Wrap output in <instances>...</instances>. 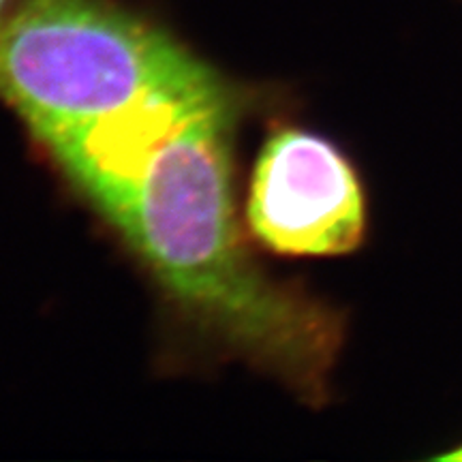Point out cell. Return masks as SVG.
<instances>
[{"label": "cell", "instance_id": "1", "mask_svg": "<svg viewBox=\"0 0 462 462\" xmlns=\"http://www.w3.org/2000/svg\"><path fill=\"white\" fill-rule=\"evenodd\" d=\"M234 99L189 112L103 204L173 302L298 394H323L337 323L263 274L240 240L231 187Z\"/></svg>", "mask_w": 462, "mask_h": 462}, {"label": "cell", "instance_id": "2", "mask_svg": "<svg viewBox=\"0 0 462 462\" xmlns=\"http://www.w3.org/2000/svg\"><path fill=\"white\" fill-rule=\"evenodd\" d=\"M217 79L176 39L107 0H17L0 31V99L39 142Z\"/></svg>", "mask_w": 462, "mask_h": 462}, {"label": "cell", "instance_id": "3", "mask_svg": "<svg viewBox=\"0 0 462 462\" xmlns=\"http://www.w3.org/2000/svg\"><path fill=\"white\" fill-rule=\"evenodd\" d=\"M246 215L259 242L281 255H340L362 238L364 198L330 142L285 129L259 152Z\"/></svg>", "mask_w": 462, "mask_h": 462}, {"label": "cell", "instance_id": "4", "mask_svg": "<svg viewBox=\"0 0 462 462\" xmlns=\"http://www.w3.org/2000/svg\"><path fill=\"white\" fill-rule=\"evenodd\" d=\"M17 5V0H0V31H3L5 22H7V17L14 7Z\"/></svg>", "mask_w": 462, "mask_h": 462}, {"label": "cell", "instance_id": "5", "mask_svg": "<svg viewBox=\"0 0 462 462\" xmlns=\"http://www.w3.org/2000/svg\"><path fill=\"white\" fill-rule=\"evenodd\" d=\"M439 458L441 460H462V446L458 448V449H454V452H449V454H443V456H439Z\"/></svg>", "mask_w": 462, "mask_h": 462}]
</instances>
